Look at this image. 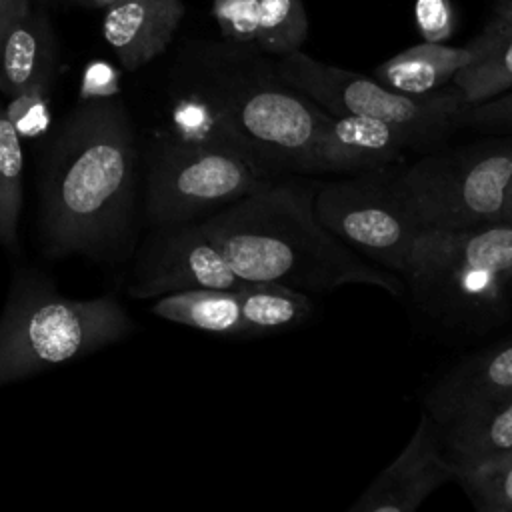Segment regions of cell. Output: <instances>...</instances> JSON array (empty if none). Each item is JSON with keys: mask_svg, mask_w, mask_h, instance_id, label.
I'll return each mask as SVG.
<instances>
[{"mask_svg": "<svg viewBox=\"0 0 512 512\" xmlns=\"http://www.w3.org/2000/svg\"><path fill=\"white\" fill-rule=\"evenodd\" d=\"M314 194L316 186L274 180L200 224L244 282H274L306 294L366 284L400 296L406 286L398 274L364 262L322 224Z\"/></svg>", "mask_w": 512, "mask_h": 512, "instance_id": "cell-1", "label": "cell"}, {"mask_svg": "<svg viewBox=\"0 0 512 512\" xmlns=\"http://www.w3.org/2000/svg\"><path fill=\"white\" fill-rule=\"evenodd\" d=\"M134 140L120 100L98 96L68 118L42 184V236L50 256L90 250L126 222Z\"/></svg>", "mask_w": 512, "mask_h": 512, "instance_id": "cell-2", "label": "cell"}, {"mask_svg": "<svg viewBox=\"0 0 512 512\" xmlns=\"http://www.w3.org/2000/svg\"><path fill=\"white\" fill-rule=\"evenodd\" d=\"M274 176L214 104L198 94L184 104L180 134L152 160L148 216L158 226L192 222L272 184Z\"/></svg>", "mask_w": 512, "mask_h": 512, "instance_id": "cell-3", "label": "cell"}, {"mask_svg": "<svg viewBox=\"0 0 512 512\" xmlns=\"http://www.w3.org/2000/svg\"><path fill=\"white\" fill-rule=\"evenodd\" d=\"M402 276L430 318L452 328H492L512 308V224L422 228Z\"/></svg>", "mask_w": 512, "mask_h": 512, "instance_id": "cell-4", "label": "cell"}, {"mask_svg": "<svg viewBox=\"0 0 512 512\" xmlns=\"http://www.w3.org/2000/svg\"><path fill=\"white\" fill-rule=\"evenodd\" d=\"M128 330L130 318L114 298L72 300L18 274L0 316V384L94 352Z\"/></svg>", "mask_w": 512, "mask_h": 512, "instance_id": "cell-5", "label": "cell"}, {"mask_svg": "<svg viewBox=\"0 0 512 512\" xmlns=\"http://www.w3.org/2000/svg\"><path fill=\"white\" fill-rule=\"evenodd\" d=\"M200 94L276 174H314L324 110L286 84L276 68L218 72Z\"/></svg>", "mask_w": 512, "mask_h": 512, "instance_id": "cell-6", "label": "cell"}, {"mask_svg": "<svg viewBox=\"0 0 512 512\" xmlns=\"http://www.w3.org/2000/svg\"><path fill=\"white\" fill-rule=\"evenodd\" d=\"M512 182V134L426 154L396 168V184L422 228H468L502 218Z\"/></svg>", "mask_w": 512, "mask_h": 512, "instance_id": "cell-7", "label": "cell"}, {"mask_svg": "<svg viewBox=\"0 0 512 512\" xmlns=\"http://www.w3.org/2000/svg\"><path fill=\"white\" fill-rule=\"evenodd\" d=\"M278 76L330 114L366 116L412 134L430 146L458 128L466 102L456 88L424 96L396 92L374 76L320 62L300 50L280 56Z\"/></svg>", "mask_w": 512, "mask_h": 512, "instance_id": "cell-8", "label": "cell"}, {"mask_svg": "<svg viewBox=\"0 0 512 512\" xmlns=\"http://www.w3.org/2000/svg\"><path fill=\"white\" fill-rule=\"evenodd\" d=\"M316 186L314 210L350 248L402 276L414 238L422 230L396 184V168L346 174Z\"/></svg>", "mask_w": 512, "mask_h": 512, "instance_id": "cell-9", "label": "cell"}, {"mask_svg": "<svg viewBox=\"0 0 512 512\" xmlns=\"http://www.w3.org/2000/svg\"><path fill=\"white\" fill-rule=\"evenodd\" d=\"M164 228L138 266L132 296L154 298L198 288L236 290L244 284L200 222Z\"/></svg>", "mask_w": 512, "mask_h": 512, "instance_id": "cell-10", "label": "cell"}, {"mask_svg": "<svg viewBox=\"0 0 512 512\" xmlns=\"http://www.w3.org/2000/svg\"><path fill=\"white\" fill-rule=\"evenodd\" d=\"M456 466L444 454L438 426L428 412L402 452L350 504V512H412L440 486L454 482Z\"/></svg>", "mask_w": 512, "mask_h": 512, "instance_id": "cell-11", "label": "cell"}, {"mask_svg": "<svg viewBox=\"0 0 512 512\" xmlns=\"http://www.w3.org/2000/svg\"><path fill=\"white\" fill-rule=\"evenodd\" d=\"M324 110V108H322ZM420 142L398 126L388 122L322 112L314 174H356L396 164Z\"/></svg>", "mask_w": 512, "mask_h": 512, "instance_id": "cell-12", "label": "cell"}, {"mask_svg": "<svg viewBox=\"0 0 512 512\" xmlns=\"http://www.w3.org/2000/svg\"><path fill=\"white\" fill-rule=\"evenodd\" d=\"M182 16L180 0H114L106 6L102 34L120 64L136 70L164 52Z\"/></svg>", "mask_w": 512, "mask_h": 512, "instance_id": "cell-13", "label": "cell"}, {"mask_svg": "<svg viewBox=\"0 0 512 512\" xmlns=\"http://www.w3.org/2000/svg\"><path fill=\"white\" fill-rule=\"evenodd\" d=\"M506 394H512V336L456 364L432 386L424 404L432 420L440 424Z\"/></svg>", "mask_w": 512, "mask_h": 512, "instance_id": "cell-14", "label": "cell"}, {"mask_svg": "<svg viewBox=\"0 0 512 512\" xmlns=\"http://www.w3.org/2000/svg\"><path fill=\"white\" fill-rule=\"evenodd\" d=\"M54 64L46 18L34 10L16 18L0 38V88L8 96L44 92Z\"/></svg>", "mask_w": 512, "mask_h": 512, "instance_id": "cell-15", "label": "cell"}, {"mask_svg": "<svg viewBox=\"0 0 512 512\" xmlns=\"http://www.w3.org/2000/svg\"><path fill=\"white\" fill-rule=\"evenodd\" d=\"M436 426L454 466L512 452V394L472 406Z\"/></svg>", "mask_w": 512, "mask_h": 512, "instance_id": "cell-16", "label": "cell"}, {"mask_svg": "<svg viewBox=\"0 0 512 512\" xmlns=\"http://www.w3.org/2000/svg\"><path fill=\"white\" fill-rule=\"evenodd\" d=\"M468 46H448L444 42H420L410 46L374 70V78L384 86L410 94L424 96L442 90L470 62Z\"/></svg>", "mask_w": 512, "mask_h": 512, "instance_id": "cell-17", "label": "cell"}, {"mask_svg": "<svg viewBox=\"0 0 512 512\" xmlns=\"http://www.w3.org/2000/svg\"><path fill=\"white\" fill-rule=\"evenodd\" d=\"M466 46L472 50V58L452 78L466 106L512 90V20L492 18Z\"/></svg>", "mask_w": 512, "mask_h": 512, "instance_id": "cell-18", "label": "cell"}, {"mask_svg": "<svg viewBox=\"0 0 512 512\" xmlns=\"http://www.w3.org/2000/svg\"><path fill=\"white\" fill-rule=\"evenodd\" d=\"M152 312L164 320L220 336L248 338L236 290L198 288L160 296Z\"/></svg>", "mask_w": 512, "mask_h": 512, "instance_id": "cell-19", "label": "cell"}, {"mask_svg": "<svg viewBox=\"0 0 512 512\" xmlns=\"http://www.w3.org/2000/svg\"><path fill=\"white\" fill-rule=\"evenodd\" d=\"M248 338L272 336L304 324L312 314L310 294L274 282H244L236 288Z\"/></svg>", "mask_w": 512, "mask_h": 512, "instance_id": "cell-20", "label": "cell"}, {"mask_svg": "<svg viewBox=\"0 0 512 512\" xmlns=\"http://www.w3.org/2000/svg\"><path fill=\"white\" fill-rule=\"evenodd\" d=\"M22 144L20 132L0 102V244L18 246V220L22 210Z\"/></svg>", "mask_w": 512, "mask_h": 512, "instance_id": "cell-21", "label": "cell"}, {"mask_svg": "<svg viewBox=\"0 0 512 512\" xmlns=\"http://www.w3.org/2000/svg\"><path fill=\"white\" fill-rule=\"evenodd\" d=\"M460 484L480 512H512V452L456 466Z\"/></svg>", "mask_w": 512, "mask_h": 512, "instance_id": "cell-22", "label": "cell"}, {"mask_svg": "<svg viewBox=\"0 0 512 512\" xmlns=\"http://www.w3.org/2000/svg\"><path fill=\"white\" fill-rule=\"evenodd\" d=\"M308 36V18L302 0H260L256 46L268 54L284 56L300 50Z\"/></svg>", "mask_w": 512, "mask_h": 512, "instance_id": "cell-23", "label": "cell"}, {"mask_svg": "<svg viewBox=\"0 0 512 512\" xmlns=\"http://www.w3.org/2000/svg\"><path fill=\"white\" fill-rule=\"evenodd\" d=\"M212 14L226 40L238 44H256L260 0H214Z\"/></svg>", "mask_w": 512, "mask_h": 512, "instance_id": "cell-24", "label": "cell"}, {"mask_svg": "<svg viewBox=\"0 0 512 512\" xmlns=\"http://www.w3.org/2000/svg\"><path fill=\"white\" fill-rule=\"evenodd\" d=\"M458 128H472L488 134H512V90L464 108Z\"/></svg>", "mask_w": 512, "mask_h": 512, "instance_id": "cell-25", "label": "cell"}, {"mask_svg": "<svg viewBox=\"0 0 512 512\" xmlns=\"http://www.w3.org/2000/svg\"><path fill=\"white\" fill-rule=\"evenodd\" d=\"M414 16L426 42H446L454 32V10L448 0H416Z\"/></svg>", "mask_w": 512, "mask_h": 512, "instance_id": "cell-26", "label": "cell"}, {"mask_svg": "<svg viewBox=\"0 0 512 512\" xmlns=\"http://www.w3.org/2000/svg\"><path fill=\"white\" fill-rule=\"evenodd\" d=\"M32 4L34 0H0V38L16 18L32 10Z\"/></svg>", "mask_w": 512, "mask_h": 512, "instance_id": "cell-27", "label": "cell"}, {"mask_svg": "<svg viewBox=\"0 0 512 512\" xmlns=\"http://www.w3.org/2000/svg\"><path fill=\"white\" fill-rule=\"evenodd\" d=\"M494 20H512V0H498L494 10Z\"/></svg>", "mask_w": 512, "mask_h": 512, "instance_id": "cell-28", "label": "cell"}, {"mask_svg": "<svg viewBox=\"0 0 512 512\" xmlns=\"http://www.w3.org/2000/svg\"><path fill=\"white\" fill-rule=\"evenodd\" d=\"M500 220L512 224V182H510L508 192H506V202H504V210H502V218Z\"/></svg>", "mask_w": 512, "mask_h": 512, "instance_id": "cell-29", "label": "cell"}, {"mask_svg": "<svg viewBox=\"0 0 512 512\" xmlns=\"http://www.w3.org/2000/svg\"><path fill=\"white\" fill-rule=\"evenodd\" d=\"M90 2H94V4H98V6H104V8H106V6H108V4H112L114 0H90Z\"/></svg>", "mask_w": 512, "mask_h": 512, "instance_id": "cell-30", "label": "cell"}]
</instances>
